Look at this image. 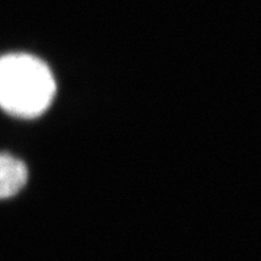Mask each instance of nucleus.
I'll return each mask as SVG.
<instances>
[{
    "instance_id": "nucleus-1",
    "label": "nucleus",
    "mask_w": 261,
    "mask_h": 261,
    "mask_svg": "<svg viewBox=\"0 0 261 261\" xmlns=\"http://www.w3.org/2000/svg\"><path fill=\"white\" fill-rule=\"evenodd\" d=\"M56 80L48 65L28 54L0 57V108L20 118H35L49 108Z\"/></svg>"
},
{
    "instance_id": "nucleus-2",
    "label": "nucleus",
    "mask_w": 261,
    "mask_h": 261,
    "mask_svg": "<svg viewBox=\"0 0 261 261\" xmlns=\"http://www.w3.org/2000/svg\"><path fill=\"white\" fill-rule=\"evenodd\" d=\"M28 180L25 163L10 154L0 152V199L12 197L19 193Z\"/></svg>"
}]
</instances>
